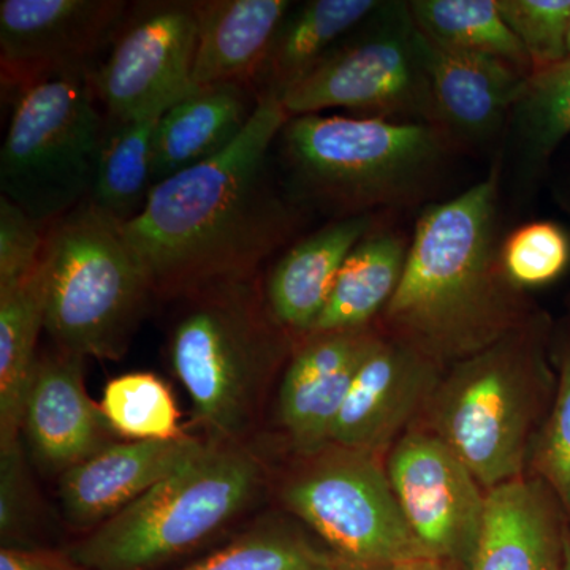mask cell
Instances as JSON below:
<instances>
[{
    "label": "cell",
    "mask_w": 570,
    "mask_h": 570,
    "mask_svg": "<svg viewBox=\"0 0 570 570\" xmlns=\"http://www.w3.org/2000/svg\"><path fill=\"white\" fill-rule=\"evenodd\" d=\"M257 96L246 129L224 153L154 184L142 212L124 224L154 292L193 294L253 279L305 225L306 209L269 170L291 116L277 94Z\"/></svg>",
    "instance_id": "cell-1"
},
{
    "label": "cell",
    "mask_w": 570,
    "mask_h": 570,
    "mask_svg": "<svg viewBox=\"0 0 570 570\" xmlns=\"http://www.w3.org/2000/svg\"><path fill=\"white\" fill-rule=\"evenodd\" d=\"M490 174L420 212L406 266L381 321L384 335L445 365L527 324L524 291L501 261V153Z\"/></svg>",
    "instance_id": "cell-2"
},
{
    "label": "cell",
    "mask_w": 570,
    "mask_h": 570,
    "mask_svg": "<svg viewBox=\"0 0 570 570\" xmlns=\"http://www.w3.org/2000/svg\"><path fill=\"white\" fill-rule=\"evenodd\" d=\"M277 141L292 200L335 220L434 204L463 153L434 124L341 115L295 116Z\"/></svg>",
    "instance_id": "cell-3"
},
{
    "label": "cell",
    "mask_w": 570,
    "mask_h": 570,
    "mask_svg": "<svg viewBox=\"0 0 570 570\" xmlns=\"http://www.w3.org/2000/svg\"><path fill=\"white\" fill-rule=\"evenodd\" d=\"M550 322L542 313L478 354L453 363L430 397L433 434L487 491L524 478L549 414L557 374L550 370Z\"/></svg>",
    "instance_id": "cell-4"
},
{
    "label": "cell",
    "mask_w": 570,
    "mask_h": 570,
    "mask_svg": "<svg viewBox=\"0 0 570 570\" xmlns=\"http://www.w3.org/2000/svg\"><path fill=\"white\" fill-rule=\"evenodd\" d=\"M43 266L45 330L58 347L121 358L154 292L124 224L88 198L48 228Z\"/></svg>",
    "instance_id": "cell-5"
},
{
    "label": "cell",
    "mask_w": 570,
    "mask_h": 570,
    "mask_svg": "<svg viewBox=\"0 0 570 570\" xmlns=\"http://www.w3.org/2000/svg\"><path fill=\"white\" fill-rule=\"evenodd\" d=\"M261 461L235 442L204 452L104 521L69 551L89 570H154L195 549L254 501Z\"/></svg>",
    "instance_id": "cell-6"
},
{
    "label": "cell",
    "mask_w": 570,
    "mask_h": 570,
    "mask_svg": "<svg viewBox=\"0 0 570 570\" xmlns=\"http://www.w3.org/2000/svg\"><path fill=\"white\" fill-rule=\"evenodd\" d=\"M189 295L194 305L171 332V366L212 441L235 442L291 332L277 324L266 299L262 305L253 279L206 285Z\"/></svg>",
    "instance_id": "cell-7"
},
{
    "label": "cell",
    "mask_w": 570,
    "mask_h": 570,
    "mask_svg": "<svg viewBox=\"0 0 570 570\" xmlns=\"http://www.w3.org/2000/svg\"><path fill=\"white\" fill-rule=\"evenodd\" d=\"M92 70L66 71L18 94L0 151V193L37 224L91 198L105 134Z\"/></svg>",
    "instance_id": "cell-8"
},
{
    "label": "cell",
    "mask_w": 570,
    "mask_h": 570,
    "mask_svg": "<svg viewBox=\"0 0 570 570\" xmlns=\"http://www.w3.org/2000/svg\"><path fill=\"white\" fill-rule=\"evenodd\" d=\"M291 118L340 108L354 118L433 124L426 40L407 2H381L360 28L283 96Z\"/></svg>",
    "instance_id": "cell-9"
},
{
    "label": "cell",
    "mask_w": 570,
    "mask_h": 570,
    "mask_svg": "<svg viewBox=\"0 0 570 570\" xmlns=\"http://www.w3.org/2000/svg\"><path fill=\"white\" fill-rule=\"evenodd\" d=\"M284 504L347 566L433 557L419 542L374 455L335 448L292 480Z\"/></svg>",
    "instance_id": "cell-10"
},
{
    "label": "cell",
    "mask_w": 570,
    "mask_h": 570,
    "mask_svg": "<svg viewBox=\"0 0 570 570\" xmlns=\"http://www.w3.org/2000/svg\"><path fill=\"white\" fill-rule=\"evenodd\" d=\"M197 20L193 2L141 3L126 17L112 50L91 71L110 121L159 115L194 91Z\"/></svg>",
    "instance_id": "cell-11"
},
{
    "label": "cell",
    "mask_w": 570,
    "mask_h": 570,
    "mask_svg": "<svg viewBox=\"0 0 570 570\" xmlns=\"http://www.w3.org/2000/svg\"><path fill=\"white\" fill-rule=\"evenodd\" d=\"M404 519L428 553L469 568L478 549L489 491L433 433L404 434L387 461Z\"/></svg>",
    "instance_id": "cell-12"
},
{
    "label": "cell",
    "mask_w": 570,
    "mask_h": 570,
    "mask_svg": "<svg viewBox=\"0 0 570 570\" xmlns=\"http://www.w3.org/2000/svg\"><path fill=\"white\" fill-rule=\"evenodd\" d=\"M119 0H2L0 61L3 81L26 89L33 82L91 70V59L126 20Z\"/></svg>",
    "instance_id": "cell-13"
},
{
    "label": "cell",
    "mask_w": 570,
    "mask_h": 570,
    "mask_svg": "<svg viewBox=\"0 0 570 570\" xmlns=\"http://www.w3.org/2000/svg\"><path fill=\"white\" fill-rule=\"evenodd\" d=\"M439 367L417 348L381 333L356 371L330 444L371 455L387 448L430 401L441 381Z\"/></svg>",
    "instance_id": "cell-14"
},
{
    "label": "cell",
    "mask_w": 570,
    "mask_h": 570,
    "mask_svg": "<svg viewBox=\"0 0 570 570\" xmlns=\"http://www.w3.org/2000/svg\"><path fill=\"white\" fill-rule=\"evenodd\" d=\"M86 356L59 348L39 358L22 431L37 466L59 474L112 444V428L85 384Z\"/></svg>",
    "instance_id": "cell-15"
},
{
    "label": "cell",
    "mask_w": 570,
    "mask_h": 570,
    "mask_svg": "<svg viewBox=\"0 0 570 570\" xmlns=\"http://www.w3.org/2000/svg\"><path fill=\"white\" fill-rule=\"evenodd\" d=\"M426 73L433 124L463 153L504 140L510 112L530 77L497 58L445 50L428 40Z\"/></svg>",
    "instance_id": "cell-16"
},
{
    "label": "cell",
    "mask_w": 570,
    "mask_h": 570,
    "mask_svg": "<svg viewBox=\"0 0 570 570\" xmlns=\"http://www.w3.org/2000/svg\"><path fill=\"white\" fill-rule=\"evenodd\" d=\"M376 326L306 335L279 390V417L299 452H322L363 358L381 336Z\"/></svg>",
    "instance_id": "cell-17"
},
{
    "label": "cell",
    "mask_w": 570,
    "mask_h": 570,
    "mask_svg": "<svg viewBox=\"0 0 570 570\" xmlns=\"http://www.w3.org/2000/svg\"><path fill=\"white\" fill-rule=\"evenodd\" d=\"M206 445L184 434L170 441L112 442L63 472L59 479L63 515L77 527L97 528L186 466Z\"/></svg>",
    "instance_id": "cell-18"
},
{
    "label": "cell",
    "mask_w": 570,
    "mask_h": 570,
    "mask_svg": "<svg viewBox=\"0 0 570 570\" xmlns=\"http://www.w3.org/2000/svg\"><path fill=\"white\" fill-rule=\"evenodd\" d=\"M569 520L538 478L502 483L487 494V513L468 570H562Z\"/></svg>",
    "instance_id": "cell-19"
},
{
    "label": "cell",
    "mask_w": 570,
    "mask_h": 570,
    "mask_svg": "<svg viewBox=\"0 0 570 570\" xmlns=\"http://www.w3.org/2000/svg\"><path fill=\"white\" fill-rule=\"evenodd\" d=\"M390 219L392 214L336 219L292 245L266 281V305L277 324L295 335H309L348 255Z\"/></svg>",
    "instance_id": "cell-20"
},
{
    "label": "cell",
    "mask_w": 570,
    "mask_h": 570,
    "mask_svg": "<svg viewBox=\"0 0 570 570\" xmlns=\"http://www.w3.org/2000/svg\"><path fill=\"white\" fill-rule=\"evenodd\" d=\"M294 3L288 0H198L194 88L254 85L273 40Z\"/></svg>",
    "instance_id": "cell-21"
},
{
    "label": "cell",
    "mask_w": 570,
    "mask_h": 570,
    "mask_svg": "<svg viewBox=\"0 0 570 570\" xmlns=\"http://www.w3.org/2000/svg\"><path fill=\"white\" fill-rule=\"evenodd\" d=\"M257 99L253 86L223 82L168 108L154 137V184L224 153L246 129Z\"/></svg>",
    "instance_id": "cell-22"
},
{
    "label": "cell",
    "mask_w": 570,
    "mask_h": 570,
    "mask_svg": "<svg viewBox=\"0 0 570 570\" xmlns=\"http://www.w3.org/2000/svg\"><path fill=\"white\" fill-rule=\"evenodd\" d=\"M379 6L377 0H311L292 7L255 77V92H275L283 99Z\"/></svg>",
    "instance_id": "cell-23"
},
{
    "label": "cell",
    "mask_w": 570,
    "mask_h": 570,
    "mask_svg": "<svg viewBox=\"0 0 570 570\" xmlns=\"http://www.w3.org/2000/svg\"><path fill=\"white\" fill-rule=\"evenodd\" d=\"M412 235L392 219L371 232L348 255L309 335L365 328L382 316L406 266Z\"/></svg>",
    "instance_id": "cell-24"
},
{
    "label": "cell",
    "mask_w": 570,
    "mask_h": 570,
    "mask_svg": "<svg viewBox=\"0 0 570 570\" xmlns=\"http://www.w3.org/2000/svg\"><path fill=\"white\" fill-rule=\"evenodd\" d=\"M47 317V276L41 264L20 283L0 288V450L21 444L22 417Z\"/></svg>",
    "instance_id": "cell-25"
},
{
    "label": "cell",
    "mask_w": 570,
    "mask_h": 570,
    "mask_svg": "<svg viewBox=\"0 0 570 570\" xmlns=\"http://www.w3.org/2000/svg\"><path fill=\"white\" fill-rule=\"evenodd\" d=\"M570 135V58L532 71L510 112L504 142L513 174L530 189Z\"/></svg>",
    "instance_id": "cell-26"
},
{
    "label": "cell",
    "mask_w": 570,
    "mask_h": 570,
    "mask_svg": "<svg viewBox=\"0 0 570 570\" xmlns=\"http://www.w3.org/2000/svg\"><path fill=\"white\" fill-rule=\"evenodd\" d=\"M149 115L105 126L91 200L127 224L145 208L154 187V137L163 118Z\"/></svg>",
    "instance_id": "cell-27"
},
{
    "label": "cell",
    "mask_w": 570,
    "mask_h": 570,
    "mask_svg": "<svg viewBox=\"0 0 570 570\" xmlns=\"http://www.w3.org/2000/svg\"><path fill=\"white\" fill-rule=\"evenodd\" d=\"M407 6L430 43L490 56L532 73L530 58L502 18L497 0H411Z\"/></svg>",
    "instance_id": "cell-28"
},
{
    "label": "cell",
    "mask_w": 570,
    "mask_h": 570,
    "mask_svg": "<svg viewBox=\"0 0 570 570\" xmlns=\"http://www.w3.org/2000/svg\"><path fill=\"white\" fill-rule=\"evenodd\" d=\"M183 570H343V562L295 528L266 520Z\"/></svg>",
    "instance_id": "cell-29"
},
{
    "label": "cell",
    "mask_w": 570,
    "mask_h": 570,
    "mask_svg": "<svg viewBox=\"0 0 570 570\" xmlns=\"http://www.w3.org/2000/svg\"><path fill=\"white\" fill-rule=\"evenodd\" d=\"M112 431L130 441H170L183 436L170 389L153 373L112 379L100 403Z\"/></svg>",
    "instance_id": "cell-30"
},
{
    "label": "cell",
    "mask_w": 570,
    "mask_h": 570,
    "mask_svg": "<svg viewBox=\"0 0 570 570\" xmlns=\"http://www.w3.org/2000/svg\"><path fill=\"white\" fill-rule=\"evenodd\" d=\"M557 390L543 420L530 464L557 497L570 523V330L557 346Z\"/></svg>",
    "instance_id": "cell-31"
},
{
    "label": "cell",
    "mask_w": 570,
    "mask_h": 570,
    "mask_svg": "<svg viewBox=\"0 0 570 570\" xmlns=\"http://www.w3.org/2000/svg\"><path fill=\"white\" fill-rule=\"evenodd\" d=\"M505 275L521 291L546 287L564 275L570 265V235L560 224L532 220L502 238Z\"/></svg>",
    "instance_id": "cell-32"
},
{
    "label": "cell",
    "mask_w": 570,
    "mask_h": 570,
    "mask_svg": "<svg viewBox=\"0 0 570 570\" xmlns=\"http://www.w3.org/2000/svg\"><path fill=\"white\" fill-rule=\"evenodd\" d=\"M510 31L523 45L532 71L569 58L570 0H497Z\"/></svg>",
    "instance_id": "cell-33"
},
{
    "label": "cell",
    "mask_w": 570,
    "mask_h": 570,
    "mask_svg": "<svg viewBox=\"0 0 570 570\" xmlns=\"http://www.w3.org/2000/svg\"><path fill=\"white\" fill-rule=\"evenodd\" d=\"M45 236L43 225L0 197V288L20 283L37 269L43 258Z\"/></svg>",
    "instance_id": "cell-34"
},
{
    "label": "cell",
    "mask_w": 570,
    "mask_h": 570,
    "mask_svg": "<svg viewBox=\"0 0 570 570\" xmlns=\"http://www.w3.org/2000/svg\"><path fill=\"white\" fill-rule=\"evenodd\" d=\"M36 520L32 483L21 444L0 450V539L2 547H26Z\"/></svg>",
    "instance_id": "cell-35"
},
{
    "label": "cell",
    "mask_w": 570,
    "mask_h": 570,
    "mask_svg": "<svg viewBox=\"0 0 570 570\" xmlns=\"http://www.w3.org/2000/svg\"><path fill=\"white\" fill-rule=\"evenodd\" d=\"M0 570H89L70 553L36 549V547H2Z\"/></svg>",
    "instance_id": "cell-36"
},
{
    "label": "cell",
    "mask_w": 570,
    "mask_h": 570,
    "mask_svg": "<svg viewBox=\"0 0 570 570\" xmlns=\"http://www.w3.org/2000/svg\"><path fill=\"white\" fill-rule=\"evenodd\" d=\"M455 562L436 557L414 558V560L390 562V564L373 566V568H356L343 564V570H459Z\"/></svg>",
    "instance_id": "cell-37"
},
{
    "label": "cell",
    "mask_w": 570,
    "mask_h": 570,
    "mask_svg": "<svg viewBox=\"0 0 570 570\" xmlns=\"http://www.w3.org/2000/svg\"><path fill=\"white\" fill-rule=\"evenodd\" d=\"M562 570H570V523L564 532V550H562Z\"/></svg>",
    "instance_id": "cell-38"
},
{
    "label": "cell",
    "mask_w": 570,
    "mask_h": 570,
    "mask_svg": "<svg viewBox=\"0 0 570 570\" xmlns=\"http://www.w3.org/2000/svg\"><path fill=\"white\" fill-rule=\"evenodd\" d=\"M562 200H564L566 212L570 214V181L568 184V189L562 194Z\"/></svg>",
    "instance_id": "cell-39"
},
{
    "label": "cell",
    "mask_w": 570,
    "mask_h": 570,
    "mask_svg": "<svg viewBox=\"0 0 570 570\" xmlns=\"http://www.w3.org/2000/svg\"><path fill=\"white\" fill-rule=\"evenodd\" d=\"M569 58H570V28H569Z\"/></svg>",
    "instance_id": "cell-40"
}]
</instances>
